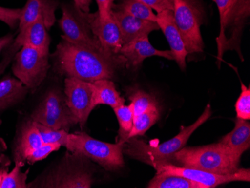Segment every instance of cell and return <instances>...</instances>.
I'll use <instances>...</instances> for the list:
<instances>
[{
    "label": "cell",
    "mask_w": 250,
    "mask_h": 188,
    "mask_svg": "<svg viewBox=\"0 0 250 188\" xmlns=\"http://www.w3.org/2000/svg\"><path fill=\"white\" fill-rule=\"evenodd\" d=\"M119 125V140L126 142L128 140L129 134L133 127V108L131 103L129 105H121L113 109Z\"/></svg>",
    "instance_id": "4316f807"
},
{
    "label": "cell",
    "mask_w": 250,
    "mask_h": 188,
    "mask_svg": "<svg viewBox=\"0 0 250 188\" xmlns=\"http://www.w3.org/2000/svg\"><path fill=\"white\" fill-rule=\"evenodd\" d=\"M55 67L67 77L94 82L112 79L119 68L125 67L121 55H111L77 45L62 39L53 53Z\"/></svg>",
    "instance_id": "6da1fadb"
},
{
    "label": "cell",
    "mask_w": 250,
    "mask_h": 188,
    "mask_svg": "<svg viewBox=\"0 0 250 188\" xmlns=\"http://www.w3.org/2000/svg\"><path fill=\"white\" fill-rule=\"evenodd\" d=\"M213 2L217 5L218 8L219 13H220V35L217 39V49H218L219 61L223 58L222 55V48H223V43H224V34H223V29H224L225 23H226V19L228 18L229 14L231 12V8L234 5L236 0H213Z\"/></svg>",
    "instance_id": "83f0119b"
},
{
    "label": "cell",
    "mask_w": 250,
    "mask_h": 188,
    "mask_svg": "<svg viewBox=\"0 0 250 188\" xmlns=\"http://www.w3.org/2000/svg\"><path fill=\"white\" fill-rule=\"evenodd\" d=\"M211 106L208 104L202 114L193 124L185 127L178 135L164 143L153 146L136 137L129 138L124 144L123 154L153 167L172 163L174 154L185 147L189 137L211 116Z\"/></svg>",
    "instance_id": "7a4b0ae2"
},
{
    "label": "cell",
    "mask_w": 250,
    "mask_h": 188,
    "mask_svg": "<svg viewBox=\"0 0 250 188\" xmlns=\"http://www.w3.org/2000/svg\"><path fill=\"white\" fill-rule=\"evenodd\" d=\"M111 13L120 29L123 45L160 29L157 22L135 18L123 10L112 8Z\"/></svg>",
    "instance_id": "e0dca14e"
},
{
    "label": "cell",
    "mask_w": 250,
    "mask_h": 188,
    "mask_svg": "<svg viewBox=\"0 0 250 188\" xmlns=\"http://www.w3.org/2000/svg\"><path fill=\"white\" fill-rule=\"evenodd\" d=\"M13 41V35H7V36L0 38V53L4 49L7 48L12 43Z\"/></svg>",
    "instance_id": "8d00e7d4"
},
{
    "label": "cell",
    "mask_w": 250,
    "mask_h": 188,
    "mask_svg": "<svg viewBox=\"0 0 250 188\" xmlns=\"http://www.w3.org/2000/svg\"><path fill=\"white\" fill-rule=\"evenodd\" d=\"M61 147L62 146L59 143H43L28 157L26 161L29 164H33L37 161L45 159L53 151H58Z\"/></svg>",
    "instance_id": "1f68e13d"
},
{
    "label": "cell",
    "mask_w": 250,
    "mask_h": 188,
    "mask_svg": "<svg viewBox=\"0 0 250 188\" xmlns=\"http://www.w3.org/2000/svg\"><path fill=\"white\" fill-rule=\"evenodd\" d=\"M36 123L31 119L22 127L15 149V161L24 163L35 150L43 145Z\"/></svg>",
    "instance_id": "ffe728a7"
},
{
    "label": "cell",
    "mask_w": 250,
    "mask_h": 188,
    "mask_svg": "<svg viewBox=\"0 0 250 188\" xmlns=\"http://www.w3.org/2000/svg\"><path fill=\"white\" fill-rule=\"evenodd\" d=\"M237 118L250 120V88L241 83V92L235 104Z\"/></svg>",
    "instance_id": "4dcf8cb0"
},
{
    "label": "cell",
    "mask_w": 250,
    "mask_h": 188,
    "mask_svg": "<svg viewBox=\"0 0 250 188\" xmlns=\"http://www.w3.org/2000/svg\"><path fill=\"white\" fill-rule=\"evenodd\" d=\"M219 143L226 148L234 162L239 164L241 156L250 146V123L249 121L237 118L234 127L225 135Z\"/></svg>",
    "instance_id": "d6986e66"
},
{
    "label": "cell",
    "mask_w": 250,
    "mask_h": 188,
    "mask_svg": "<svg viewBox=\"0 0 250 188\" xmlns=\"http://www.w3.org/2000/svg\"><path fill=\"white\" fill-rule=\"evenodd\" d=\"M125 142L117 143L100 141L90 137L84 132L69 134L65 147L70 152L82 154L92 160L108 171H114L123 167V148Z\"/></svg>",
    "instance_id": "5b68a950"
},
{
    "label": "cell",
    "mask_w": 250,
    "mask_h": 188,
    "mask_svg": "<svg viewBox=\"0 0 250 188\" xmlns=\"http://www.w3.org/2000/svg\"><path fill=\"white\" fill-rule=\"evenodd\" d=\"M14 58L13 74L29 89H35L44 81L50 68L49 53L26 45L20 49Z\"/></svg>",
    "instance_id": "ba28073f"
},
{
    "label": "cell",
    "mask_w": 250,
    "mask_h": 188,
    "mask_svg": "<svg viewBox=\"0 0 250 188\" xmlns=\"http://www.w3.org/2000/svg\"><path fill=\"white\" fill-rule=\"evenodd\" d=\"M31 119L50 128L67 132L72 126L78 124L67 106L65 96L56 89L46 94L40 104L32 112Z\"/></svg>",
    "instance_id": "9c48e42d"
},
{
    "label": "cell",
    "mask_w": 250,
    "mask_h": 188,
    "mask_svg": "<svg viewBox=\"0 0 250 188\" xmlns=\"http://www.w3.org/2000/svg\"><path fill=\"white\" fill-rule=\"evenodd\" d=\"M35 123L43 143H59L62 146L64 147L69 132L64 130H55L40 123L36 122Z\"/></svg>",
    "instance_id": "f546056e"
},
{
    "label": "cell",
    "mask_w": 250,
    "mask_h": 188,
    "mask_svg": "<svg viewBox=\"0 0 250 188\" xmlns=\"http://www.w3.org/2000/svg\"><path fill=\"white\" fill-rule=\"evenodd\" d=\"M90 27L101 46L105 50L113 55H120L121 49L123 46L122 35L115 18L111 13L108 19L103 20L98 12L88 13Z\"/></svg>",
    "instance_id": "5bb4252c"
},
{
    "label": "cell",
    "mask_w": 250,
    "mask_h": 188,
    "mask_svg": "<svg viewBox=\"0 0 250 188\" xmlns=\"http://www.w3.org/2000/svg\"><path fill=\"white\" fill-rule=\"evenodd\" d=\"M119 3L113 4L112 8L123 10L129 15L147 21L157 22V15L153 12V10L145 5L140 0H119Z\"/></svg>",
    "instance_id": "cb8c5ba5"
},
{
    "label": "cell",
    "mask_w": 250,
    "mask_h": 188,
    "mask_svg": "<svg viewBox=\"0 0 250 188\" xmlns=\"http://www.w3.org/2000/svg\"><path fill=\"white\" fill-rule=\"evenodd\" d=\"M29 90L20 80L14 77L8 76L0 80V111L19 103Z\"/></svg>",
    "instance_id": "44dd1931"
},
{
    "label": "cell",
    "mask_w": 250,
    "mask_h": 188,
    "mask_svg": "<svg viewBox=\"0 0 250 188\" xmlns=\"http://www.w3.org/2000/svg\"><path fill=\"white\" fill-rule=\"evenodd\" d=\"M173 15L188 54L203 51L205 44L200 27L205 10L200 0H174Z\"/></svg>",
    "instance_id": "8992f818"
},
{
    "label": "cell",
    "mask_w": 250,
    "mask_h": 188,
    "mask_svg": "<svg viewBox=\"0 0 250 188\" xmlns=\"http://www.w3.org/2000/svg\"><path fill=\"white\" fill-rule=\"evenodd\" d=\"M62 16L59 21L62 30V39L77 45L112 54L104 49L92 33L88 21V12H84L74 4L61 5Z\"/></svg>",
    "instance_id": "52a82bcc"
},
{
    "label": "cell",
    "mask_w": 250,
    "mask_h": 188,
    "mask_svg": "<svg viewBox=\"0 0 250 188\" xmlns=\"http://www.w3.org/2000/svg\"><path fill=\"white\" fill-rule=\"evenodd\" d=\"M129 99L133 104L134 117L152 108L158 107V103L154 96L139 88L131 89Z\"/></svg>",
    "instance_id": "484cf974"
},
{
    "label": "cell",
    "mask_w": 250,
    "mask_h": 188,
    "mask_svg": "<svg viewBox=\"0 0 250 188\" xmlns=\"http://www.w3.org/2000/svg\"><path fill=\"white\" fill-rule=\"evenodd\" d=\"M145 5L154 10L157 13L170 10L173 12L174 0H140Z\"/></svg>",
    "instance_id": "836d02e7"
},
{
    "label": "cell",
    "mask_w": 250,
    "mask_h": 188,
    "mask_svg": "<svg viewBox=\"0 0 250 188\" xmlns=\"http://www.w3.org/2000/svg\"><path fill=\"white\" fill-rule=\"evenodd\" d=\"M160 119L158 107L152 109L136 116L133 119V127L129 134L128 139L143 136Z\"/></svg>",
    "instance_id": "d4e9b609"
},
{
    "label": "cell",
    "mask_w": 250,
    "mask_h": 188,
    "mask_svg": "<svg viewBox=\"0 0 250 188\" xmlns=\"http://www.w3.org/2000/svg\"><path fill=\"white\" fill-rule=\"evenodd\" d=\"M119 54L125 61V67L137 70L146 59L160 57L168 60H174L171 50H160L153 47L148 40V36H143L124 44Z\"/></svg>",
    "instance_id": "9a60e30c"
},
{
    "label": "cell",
    "mask_w": 250,
    "mask_h": 188,
    "mask_svg": "<svg viewBox=\"0 0 250 188\" xmlns=\"http://www.w3.org/2000/svg\"><path fill=\"white\" fill-rule=\"evenodd\" d=\"M95 106L104 104L112 109L125 104V98L121 96L114 83L109 79H101L92 82Z\"/></svg>",
    "instance_id": "7402d4cb"
},
{
    "label": "cell",
    "mask_w": 250,
    "mask_h": 188,
    "mask_svg": "<svg viewBox=\"0 0 250 188\" xmlns=\"http://www.w3.org/2000/svg\"><path fill=\"white\" fill-rule=\"evenodd\" d=\"M50 44V39L47 29L43 18L39 17L32 24L19 31L16 39L7 47L8 50L4 53V59L0 63V74L4 72L7 66L22 46H30L43 53H49Z\"/></svg>",
    "instance_id": "8fae6325"
},
{
    "label": "cell",
    "mask_w": 250,
    "mask_h": 188,
    "mask_svg": "<svg viewBox=\"0 0 250 188\" xmlns=\"http://www.w3.org/2000/svg\"><path fill=\"white\" fill-rule=\"evenodd\" d=\"M92 0H74V4L84 12H90V5Z\"/></svg>",
    "instance_id": "d590c367"
},
{
    "label": "cell",
    "mask_w": 250,
    "mask_h": 188,
    "mask_svg": "<svg viewBox=\"0 0 250 188\" xmlns=\"http://www.w3.org/2000/svg\"><path fill=\"white\" fill-rule=\"evenodd\" d=\"M114 1L116 0H96L98 5V14L102 19H108L111 16Z\"/></svg>",
    "instance_id": "e575fe53"
},
{
    "label": "cell",
    "mask_w": 250,
    "mask_h": 188,
    "mask_svg": "<svg viewBox=\"0 0 250 188\" xmlns=\"http://www.w3.org/2000/svg\"><path fill=\"white\" fill-rule=\"evenodd\" d=\"M24 163L15 161V167L11 172H6L2 180L1 188H27L26 179L27 172H21V167Z\"/></svg>",
    "instance_id": "f1b7e54d"
},
{
    "label": "cell",
    "mask_w": 250,
    "mask_h": 188,
    "mask_svg": "<svg viewBox=\"0 0 250 188\" xmlns=\"http://www.w3.org/2000/svg\"><path fill=\"white\" fill-rule=\"evenodd\" d=\"M250 15V0H236L225 23L224 43L222 55L227 50H235L244 60L241 50L243 29Z\"/></svg>",
    "instance_id": "4fadbf2b"
},
{
    "label": "cell",
    "mask_w": 250,
    "mask_h": 188,
    "mask_svg": "<svg viewBox=\"0 0 250 188\" xmlns=\"http://www.w3.org/2000/svg\"><path fill=\"white\" fill-rule=\"evenodd\" d=\"M8 167L0 168V188L2 186V180H3L4 176H5L6 172H8Z\"/></svg>",
    "instance_id": "74e56055"
},
{
    "label": "cell",
    "mask_w": 250,
    "mask_h": 188,
    "mask_svg": "<svg viewBox=\"0 0 250 188\" xmlns=\"http://www.w3.org/2000/svg\"><path fill=\"white\" fill-rule=\"evenodd\" d=\"M95 182L89 159L67 151L62 159L42 176L39 188H90Z\"/></svg>",
    "instance_id": "277c9868"
},
{
    "label": "cell",
    "mask_w": 250,
    "mask_h": 188,
    "mask_svg": "<svg viewBox=\"0 0 250 188\" xmlns=\"http://www.w3.org/2000/svg\"><path fill=\"white\" fill-rule=\"evenodd\" d=\"M21 10L0 6V21L6 23L11 29H15L19 24Z\"/></svg>",
    "instance_id": "d6a6232c"
},
{
    "label": "cell",
    "mask_w": 250,
    "mask_h": 188,
    "mask_svg": "<svg viewBox=\"0 0 250 188\" xmlns=\"http://www.w3.org/2000/svg\"><path fill=\"white\" fill-rule=\"evenodd\" d=\"M148 188H205L201 184L168 172H156L154 178L147 184Z\"/></svg>",
    "instance_id": "603a6c76"
},
{
    "label": "cell",
    "mask_w": 250,
    "mask_h": 188,
    "mask_svg": "<svg viewBox=\"0 0 250 188\" xmlns=\"http://www.w3.org/2000/svg\"><path fill=\"white\" fill-rule=\"evenodd\" d=\"M171 164L218 175L234 173L240 169L239 164L219 142L202 146L183 147L174 154Z\"/></svg>",
    "instance_id": "3957f363"
},
{
    "label": "cell",
    "mask_w": 250,
    "mask_h": 188,
    "mask_svg": "<svg viewBox=\"0 0 250 188\" xmlns=\"http://www.w3.org/2000/svg\"><path fill=\"white\" fill-rule=\"evenodd\" d=\"M157 23L169 44L170 50L173 54L174 61L176 62L181 71H185L188 53L181 32L175 23L173 12L166 10L157 14Z\"/></svg>",
    "instance_id": "2e32d148"
},
{
    "label": "cell",
    "mask_w": 250,
    "mask_h": 188,
    "mask_svg": "<svg viewBox=\"0 0 250 188\" xmlns=\"http://www.w3.org/2000/svg\"><path fill=\"white\" fill-rule=\"evenodd\" d=\"M66 103L81 127L86 124L90 113L95 109L92 82L74 77L64 80Z\"/></svg>",
    "instance_id": "30bf717a"
},
{
    "label": "cell",
    "mask_w": 250,
    "mask_h": 188,
    "mask_svg": "<svg viewBox=\"0 0 250 188\" xmlns=\"http://www.w3.org/2000/svg\"><path fill=\"white\" fill-rule=\"evenodd\" d=\"M156 172H164L184 177L196 183L201 184L205 188H213L219 185L232 182H250V169H239L234 173L218 175L199 169L183 167L175 164H168L157 166Z\"/></svg>",
    "instance_id": "7c38bea8"
},
{
    "label": "cell",
    "mask_w": 250,
    "mask_h": 188,
    "mask_svg": "<svg viewBox=\"0 0 250 188\" xmlns=\"http://www.w3.org/2000/svg\"><path fill=\"white\" fill-rule=\"evenodd\" d=\"M60 5L58 0H27L24 8L21 10L19 31L32 24L39 17L43 18L45 26L49 30L56 22V11Z\"/></svg>",
    "instance_id": "ac0fdd59"
}]
</instances>
